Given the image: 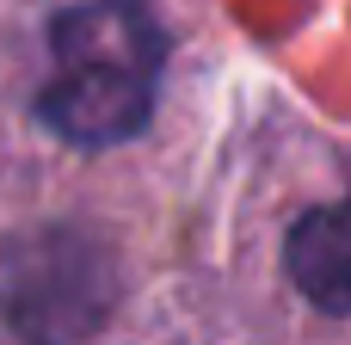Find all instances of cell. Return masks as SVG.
Listing matches in <instances>:
<instances>
[{"instance_id":"1","label":"cell","mask_w":351,"mask_h":345,"mask_svg":"<svg viewBox=\"0 0 351 345\" xmlns=\"http://www.w3.org/2000/svg\"><path fill=\"white\" fill-rule=\"evenodd\" d=\"M167 37L142 0H86L49 19V80L37 117L80 148L136 136L154 111Z\"/></svg>"},{"instance_id":"2","label":"cell","mask_w":351,"mask_h":345,"mask_svg":"<svg viewBox=\"0 0 351 345\" xmlns=\"http://www.w3.org/2000/svg\"><path fill=\"white\" fill-rule=\"evenodd\" d=\"M290 278L315 309L351 315V198L333 210H308L290 228Z\"/></svg>"}]
</instances>
